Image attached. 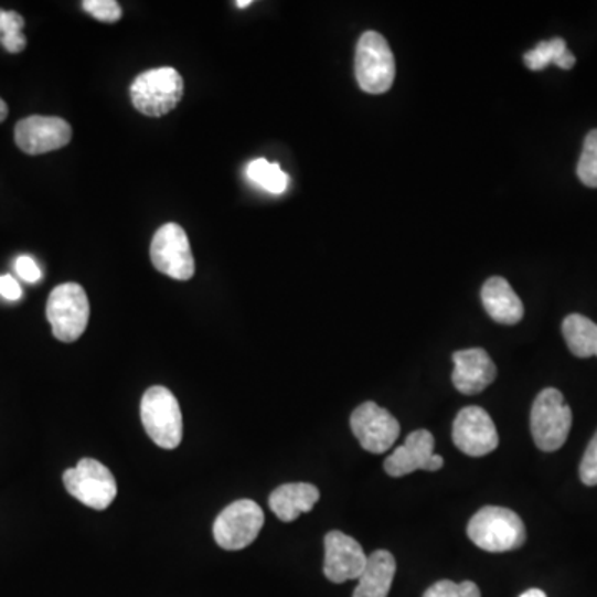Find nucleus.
<instances>
[{
	"label": "nucleus",
	"instance_id": "obj_1",
	"mask_svg": "<svg viewBox=\"0 0 597 597\" xmlns=\"http://www.w3.org/2000/svg\"><path fill=\"white\" fill-rule=\"evenodd\" d=\"M468 537L488 553L518 550L526 541V527L514 511L501 507L481 508L467 527Z\"/></svg>",
	"mask_w": 597,
	"mask_h": 597
},
{
	"label": "nucleus",
	"instance_id": "obj_2",
	"mask_svg": "<svg viewBox=\"0 0 597 597\" xmlns=\"http://www.w3.org/2000/svg\"><path fill=\"white\" fill-rule=\"evenodd\" d=\"M184 94V82L171 67L143 72L130 85L134 107L147 117H164L177 108Z\"/></svg>",
	"mask_w": 597,
	"mask_h": 597
},
{
	"label": "nucleus",
	"instance_id": "obj_3",
	"mask_svg": "<svg viewBox=\"0 0 597 597\" xmlns=\"http://www.w3.org/2000/svg\"><path fill=\"white\" fill-rule=\"evenodd\" d=\"M531 435L540 450L556 451L566 444L573 427V412L557 388H544L531 408Z\"/></svg>",
	"mask_w": 597,
	"mask_h": 597
},
{
	"label": "nucleus",
	"instance_id": "obj_4",
	"mask_svg": "<svg viewBox=\"0 0 597 597\" xmlns=\"http://www.w3.org/2000/svg\"><path fill=\"white\" fill-rule=\"evenodd\" d=\"M395 57L384 35L369 31L355 49V78L365 94L381 95L391 90L395 81Z\"/></svg>",
	"mask_w": 597,
	"mask_h": 597
},
{
	"label": "nucleus",
	"instance_id": "obj_5",
	"mask_svg": "<svg viewBox=\"0 0 597 597\" xmlns=\"http://www.w3.org/2000/svg\"><path fill=\"white\" fill-rule=\"evenodd\" d=\"M141 422L148 437L164 450H174L183 438V415L168 388H148L141 398Z\"/></svg>",
	"mask_w": 597,
	"mask_h": 597
},
{
	"label": "nucleus",
	"instance_id": "obj_6",
	"mask_svg": "<svg viewBox=\"0 0 597 597\" xmlns=\"http://www.w3.org/2000/svg\"><path fill=\"white\" fill-rule=\"evenodd\" d=\"M47 319L55 339L61 342L78 341L90 319V305L84 287L75 282L55 287L49 296Z\"/></svg>",
	"mask_w": 597,
	"mask_h": 597
},
{
	"label": "nucleus",
	"instance_id": "obj_7",
	"mask_svg": "<svg viewBox=\"0 0 597 597\" xmlns=\"http://www.w3.org/2000/svg\"><path fill=\"white\" fill-rule=\"evenodd\" d=\"M64 483L75 500L97 511L107 510L117 498V480L104 463L94 458H84L77 467L68 468Z\"/></svg>",
	"mask_w": 597,
	"mask_h": 597
},
{
	"label": "nucleus",
	"instance_id": "obj_8",
	"mask_svg": "<svg viewBox=\"0 0 597 597\" xmlns=\"http://www.w3.org/2000/svg\"><path fill=\"white\" fill-rule=\"evenodd\" d=\"M263 526V508L253 500H237L214 521V540L223 550H244L254 543Z\"/></svg>",
	"mask_w": 597,
	"mask_h": 597
},
{
	"label": "nucleus",
	"instance_id": "obj_9",
	"mask_svg": "<svg viewBox=\"0 0 597 597\" xmlns=\"http://www.w3.org/2000/svg\"><path fill=\"white\" fill-rule=\"evenodd\" d=\"M151 263L160 273L177 280H188L194 274V257L190 239L177 223L163 224L154 233L150 247Z\"/></svg>",
	"mask_w": 597,
	"mask_h": 597
},
{
	"label": "nucleus",
	"instance_id": "obj_10",
	"mask_svg": "<svg viewBox=\"0 0 597 597\" xmlns=\"http://www.w3.org/2000/svg\"><path fill=\"white\" fill-rule=\"evenodd\" d=\"M351 428L362 448L375 455L391 450L401 435L397 418L384 407H379L375 402H365L355 408L351 417Z\"/></svg>",
	"mask_w": 597,
	"mask_h": 597
},
{
	"label": "nucleus",
	"instance_id": "obj_11",
	"mask_svg": "<svg viewBox=\"0 0 597 597\" xmlns=\"http://www.w3.org/2000/svg\"><path fill=\"white\" fill-rule=\"evenodd\" d=\"M451 438L458 450L475 458L491 454L500 444L494 422L481 407H465L458 412Z\"/></svg>",
	"mask_w": 597,
	"mask_h": 597
},
{
	"label": "nucleus",
	"instance_id": "obj_12",
	"mask_svg": "<svg viewBox=\"0 0 597 597\" xmlns=\"http://www.w3.org/2000/svg\"><path fill=\"white\" fill-rule=\"evenodd\" d=\"M72 140V127L58 117L24 118L15 125V143L28 154H44L67 147Z\"/></svg>",
	"mask_w": 597,
	"mask_h": 597
},
{
	"label": "nucleus",
	"instance_id": "obj_13",
	"mask_svg": "<svg viewBox=\"0 0 597 597\" xmlns=\"http://www.w3.org/2000/svg\"><path fill=\"white\" fill-rule=\"evenodd\" d=\"M435 438L428 430H415L402 447L384 461L391 477L401 478L417 470L437 471L444 467V458L434 454Z\"/></svg>",
	"mask_w": 597,
	"mask_h": 597
},
{
	"label": "nucleus",
	"instance_id": "obj_14",
	"mask_svg": "<svg viewBox=\"0 0 597 597\" xmlns=\"http://www.w3.org/2000/svg\"><path fill=\"white\" fill-rule=\"evenodd\" d=\"M324 574L331 583L359 579L367 564L364 547L342 531H331L324 540Z\"/></svg>",
	"mask_w": 597,
	"mask_h": 597
},
{
	"label": "nucleus",
	"instance_id": "obj_15",
	"mask_svg": "<svg viewBox=\"0 0 597 597\" xmlns=\"http://www.w3.org/2000/svg\"><path fill=\"white\" fill-rule=\"evenodd\" d=\"M454 362L451 381L460 394H480L497 379V365L484 349H465L455 352Z\"/></svg>",
	"mask_w": 597,
	"mask_h": 597
},
{
	"label": "nucleus",
	"instance_id": "obj_16",
	"mask_svg": "<svg viewBox=\"0 0 597 597\" xmlns=\"http://www.w3.org/2000/svg\"><path fill=\"white\" fill-rule=\"evenodd\" d=\"M484 311L498 324L514 326L523 319L524 306L504 277L493 276L481 289Z\"/></svg>",
	"mask_w": 597,
	"mask_h": 597
},
{
	"label": "nucleus",
	"instance_id": "obj_17",
	"mask_svg": "<svg viewBox=\"0 0 597 597\" xmlns=\"http://www.w3.org/2000/svg\"><path fill=\"white\" fill-rule=\"evenodd\" d=\"M321 498V491L311 483H286L276 488L269 497V508L284 523L309 513Z\"/></svg>",
	"mask_w": 597,
	"mask_h": 597
},
{
	"label": "nucleus",
	"instance_id": "obj_18",
	"mask_svg": "<svg viewBox=\"0 0 597 597\" xmlns=\"http://www.w3.org/2000/svg\"><path fill=\"white\" fill-rule=\"evenodd\" d=\"M397 563L392 553L385 550L375 551L367 557L365 569L359 576L354 597H387L394 583Z\"/></svg>",
	"mask_w": 597,
	"mask_h": 597
},
{
	"label": "nucleus",
	"instance_id": "obj_19",
	"mask_svg": "<svg viewBox=\"0 0 597 597\" xmlns=\"http://www.w3.org/2000/svg\"><path fill=\"white\" fill-rule=\"evenodd\" d=\"M563 335L571 354L579 359L597 358V324L580 315L567 316L563 321Z\"/></svg>",
	"mask_w": 597,
	"mask_h": 597
},
{
	"label": "nucleus",
	"instance_id": "obj_20",
	"mask_svg": "<svg viewBox=\"0 0 597 597\" xmlns=\"http://www.w3.org/2000/svg\"><path fill=\"white\" fill-rule=\"evenodd\" d=\"M524 65L530 71L541 72L550 65L569 71L576 65V57L567 49L566 41L561 38L551 39V41L540 42L536 47L531 49L524 54Z\"/></svg>",
	"mask_w": 597,
	"mask_h": 597
},
{
	"label": "nucleus",
	"instance_id": "obj_21",
	"mask_svg": "<svg viewBox=\"0 0 597 597\" xmlns=\"http://www.w3.org/2000/svg\"><path fill=\"white\" fill-rule=\"evenodd\" d=\"M247 177L270 194H282L289 186V177L280 170L279 164L269 163L266 158L250 161L247 164Z\"/></svg>",
	"mask_w": 597,
	"mask_h": 597
},
{
	"label": "nucleus",
	"instance_id": "obj_22",
	"mask_svg": "<svg viewBox=\"0 0 597 597\" xmlns=\"http://www.w3.org/2000/svg\"><path fill=\"white\" fill-rule=\"evenodd\" d=\"M24 25L25 21L21 14L0 9V44L11 54H19L28 45V39L22 34Z\"/></svg>",
	"mask_w": 597,
	"mask_h": 597
},
{
	"label": "nucleus",
	"instance_id": "obj_23",
	"mask_svg": "<svg viewBox=\"0 0 597 597\" xmlns=\"http://www.w3.org/2000/svg\"><path fill=\"white\" fill-rule=\"evenodd\" d=\"M577 178L589 188H597V130L589 131L584 140L583 153L577 163Z\"/></svg>",
	"mask_w": 597,
	"mask_h": 597
},
{
	"label": "nucleus",
	"instance_id": "obj_24",
	"mask_svg": "<svg viewBox=\"0 0 597 597\" xmlns=\"http://www.w3.org/2000/svg\"><path fill=\"white\" fill-rule=\"evenodd\" d=\"M424 597H481L480 587L471 580L451 583L444 579L425 590Z\"/></svg>",
	"mask_w": 597,
	"mask_h": 597
},
{
	"label": "nucleus",
	"instance_id": "obj_25",
	"mask_svg": "<svg viewBox=\"0 0 597 597\" xmlns=\"http://www.w3.org/2000/svg\"><path fill=\"white\" fill-rule=\"evenodd\" d=\"M82 8L85 12L97 19L100 22H114L120 21L121 8L115 0H84Z\"/></svg>",
	"mask_w": 597,
	"mask_h": 597
},
{
	"label": "nucleus",
	"instance_id": "obj_26",
	"mask_svg": "<svg viewBox=\"0 0 597 597\" xmlns=\"http://www.w3.org/2000/svg\"><path fill=\"white\" fill-rule=\"evenodd\" d=\"M579 477L586 487H596L597 484V431L594 434L593 440L587 445L584 451L583 460H580Z\"/></svg>",
	"mask_w": 597,
	"mask_h": 597
},
{
	"label": "nucleus",
	"instance_id": "obj_27",
	"mask_svg": "<svg viewBox=\"0 0 597 597\" xmlns=\"http://www.w3.org/2000/svg\"><path fill=\"white\" fill-rule=\"evenodd\" d=\"M15 270H18L19 276L29 284L39 282L42 279L41 267L38 266L32 257L21 256L15 260Z\"/></svg>",
	"mask_w": 597,
	"mask_h": 597
},
{
	"label": "nucleus",
	"instance_id": "obj_28",
	"mask_svg": "<svg viewBox=\"0 0 597 597\" xmlns=\"http://www.w3.org/2000/svg\"><path fill=\"white\" fill-rule=\"evenodd\" d=\"M0 296L8 299V301H19L21 299L22 287L19 286L18 280L11 274L0 276Z\"/></svg>",
	"mask_w": 597,
	"mask_h": 597
},
{
	"label": "nucleus",
	"instance_id": "obj_29",
	"mask_svg": "<svg viewBox=\"0 0 597 597\" xmlns=\"http://www.w3.org/2000/svg\"><path fill=\"white\" fill-rule=\"evenodd\" d=\"M520 597H547L546 593L541 589H527L526 593L521 594Z\"/></svg>",
	"mask_w": 597,
	"mask_h": 597
},
{
	"label": "nucleus",
	"instance_id": "obj_30",
	"mask_svg": "<svg viewBox=\"0 0 597 597\" xmlns=\"http://www.w3.org/2000/svg\"><path fill=\"white\" fill-rule=\"evenodd\" d=\"M8 115H9L8 104H6V102L2 100V98H0V124H2V121L6 120V118H8Z\"/></svg>",
	"mask_w": 597,
	"mask_h": 597
},
{
	"label": "nucleus",
	"instance_id": "obj_31",
	"mask_svg": "<svg viewBox=\"0 0 597 597\" xmlns=\"http://www.w3.org/2000/svg\"><path fill=\"white\" fill-rule=\"evenodd\" d=\"M253 4V0H237L236 6L239 9H246L249 8V6Z\"/></svg>",
	"mask_w": 597,
	"mask_h": 597
}]
</instances>
